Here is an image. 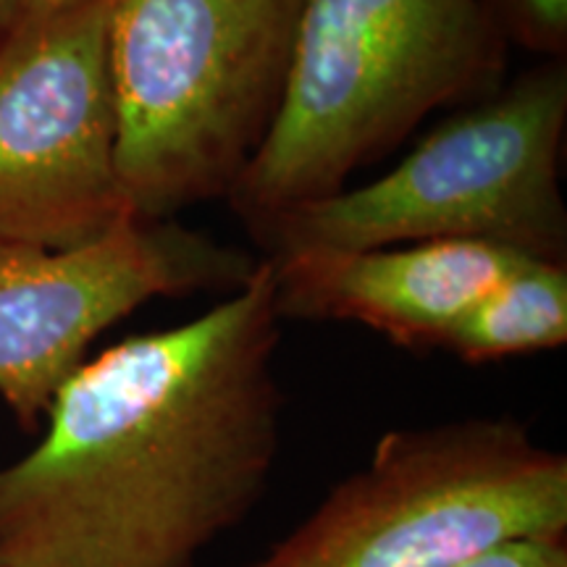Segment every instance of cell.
<instances>
[{
    "mask_svg": "<svg viewBox=\"0 0 567 567\" xmlns=\"http://www.w3.org/2000/svg\"><path fill=\"white\" fill-rule=\"evenodd\" d=\"M268 260L208 313L87 358L0 467V567H195L271 484L284 396Z\"/></svg>",
    "mask_w": 567,
    "mask_h": 567,
    "instance_id": "6da1fadb",
    "label": "cell"
},
{
    "mask_svg": "<svg viewBox=\"0 0 567 567\" xmlns=\"http://www.w3.org/2000/svg\"><path fill=\"white\" fill-rule=\"evenodd\" d=\"M505 51L478 0H305L281 109L226 200L258 237L337 195L431 111L492 90Z\"/></svg>",
    "mask_w": 567,
    "mask_h": 567,
    "instance_id": "7a4b0ae2",
    "label": "cell"
},
{
    "mask_svg": "<svg viewBox=\"0 0 567 567\" xmlns=\"http://www.w3.org/2000/svg\"><path fill=\"white\" fill-rule=\"evenodd\" d=\"M305 0H111L116 176L140 221L229 197L281 109Z\"/></svg>",
    "mask_w": 567,
    "mask_h": 567,
    "instance_id": "3957f363",
    "label": "cell"
},
{
    "mask_svg": "<svg viewBox=\"0 0 567 567\" xmlns=\"http://www.w3.org/2000/svg\"><path fill=\"white\" fill-rule=\"evenodd\" d=\"M567 536V457L509 415L386 431L250 567H457Z\"/></svg>",
    "mask_w": 567,
    "mask_h": 567,
    "instance_id": "277c9868",
    "label": "cell"
},
{
    "mask_svg": "<svg viewBox=\"0 0 567 567\" xmlns=\"http://www.w3.org/2000/svg\"><path fill=\"white\" fill-rule=\"evenodd\" d=\"M565 124L567 66L547 59L439 124L392 172L289 210L255 239L268 255L478 239L565 260Z\"/></svg>",
    "mask_w": 567,
    "mask_h": 567,
    "instance_id": "5b68a950",
    "label": "cell"
},
{
    "mask_svg": "<svg viewBox=\"0 0 567 567\" xmlns=\"http://www.w3.org/2000/svg\"><path fill=\"white\" fill-rule=\"evenodd\" d=\"M111 0H38L0 38V237L76 247L126 210L116 176Z\"/></svg>",
    "mask_w": 567,
    "mask_h": 567,
    "instance_id": "8992f818",
    "label": "cell"
},
{
    "mask_svg": "<svg viewBox=\"0 0 567 567\" xmlns=\"http://www.w3.org/2000/svg\"><path fill=\"white\" fill-rule=\"evenodd\" d=\"M250 255L174 221L124 218L76 247L0 237V400L38 431L90 344L155 297L239 289Z\"/></svg>",
    "mask_w": 567,
    "mask_h": 567,
    "instance_id": "52a82bcc",
    "label": "cell"
},
{
    "mask_svg": "<svg viewBox=\"0 0 567 567\" xmlns=\"http://www.w3.org/2000/svg\"><path fill=\"white\" fill-rule=\"evenodd\" d=\"M530 255L478 239L268 255L284 321H352L408 352L444 350L467 310Z\"/></svg>",
    "mask_w": 567,
    "mask_h": 567,
    "instance_id": "ba28073f",
    "label": "cell"
},
{
    "mask_svg": "<svg viewBox=\"0 0 567 567\" xmlns=\"http://www.w3.org/2000/svg\"><path fill=\"white\" fill-rule=\"evenodd\" d=\"M567 342L565 260L523 258L467 310L444 352L467 365H488L557 350Z\"/></svg>",
    "mask_w": 567,
    "mask_h": 567,
    "instance_id": "9c48e42d",
    "label": "cell"
},
{
    "mask_svg": "<svg viewBox=\"0 0 567 567\" xmlns=\"http://www.w3.org/2000/svg\"><path fill=\"white\" fill-rule=\"evenodd\" d=\"M505 42L547 59L567 53V0H478Z\"/></svg>",
    "mask_w": 567,
    "mask_h": 567,
    "instance_id": "30bf717a",
    "label": "cell"
},
{
    "mask_svg": "<svg viewBox=\"0 0 567 567\" xmlns=\"http://www.w3.org/2000/svg\"><path fill=\"white\" fill-rule=\"evenodd\" d=\"M457 567H567V536L509 542Z\"/></svg>",
    "mask_w": 567,
    "mask_h": 567,
    "instance_id": "8fae6325",
    "label": "cell"
},
{
    "mask_svg": "<svg viewBox=\"0 0 567 567\" xmlns=\"http://www.w3.org/2000/svg\"><path fill=\"white\" fill-rule=\"evenodd\" d=\"M38 0H0V38L9 34Z\"/></svg>",
    "mask_w": 567,
    "mask_h": 567,
    "instance_id": "7c38bea8",
    "label": "cell"
}]
</instances>
